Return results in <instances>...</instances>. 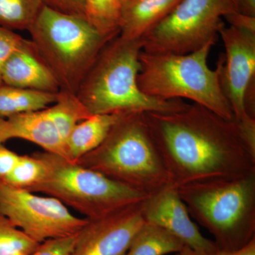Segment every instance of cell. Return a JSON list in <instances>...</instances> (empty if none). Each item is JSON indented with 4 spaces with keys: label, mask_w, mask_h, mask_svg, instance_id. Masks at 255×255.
Masks as SVG:
<instances>
[{
    "label": "cell",
    "mask_w": 255,
    "mask_h": 255,
    "mask_svg": "<svg viewBox=\"0 0 255 255\" xmlns=\"http://www.w3.org/2000/svg\"><path fill=\"white\" fill-rule=\"evenodd\" d=\"M170 184L236 179L255 172V155L237 122L197 104L172 112H145Z\"/></svg>",
    "instance_id": "cell-1"
},
{
    "label": "cell",
    "mask_w": 255,
    "mask_h": 255,
    "mask_svg": "<svg viewBox=\"0 0 255 255\" xmlns=\"http://www.w3.org/2000/svg\"><path fill=\"white\" fill-rule=\"evenodd\" d=\"M142 50L140 39L119 35L106 45L76 95L90 114L172 112L187 105L180 99L160 100L140 91L137 78Z\"/></svg>",
    "instance_id": "cell-2"
},
{
    "label": "cell",
    "mask_w": 255,
    "mask_h": 255,
    "mask_svg": "<svg viewBox=\"0 0 255 255\" xmlns=\"http://www.w3.org/2000/svg\"><path fill=\"white\" fill-rule=\"evenodd\" d=\"M75 162L148 196L170 184L145 112L122 114L102 144Z\"/></svg>",
    "instance_id": "cell-3"
},
{
    "label": "cell",
    "mask_w": 255,
    "mask_h": 255,
    "mask_svg": "<svg viewBox=\"0 0 255 255\" xmlns=\"http://www.w3.org/2000/svg\"><path fill=\"white\" fill-rule=\"evenodd\" d=\"M215 43L187 53H152L141 51L137 85L142 93L160 100L187 99L223 118L235 119L221 82L222 54L216 70L208 65Z\"/></svg>",
    "instance_id": "cell-4"
},
{
    "label": "cell",
    "mask_w": 255,
    "mask_h": 255,
    "mask_svg": "<svg viewBox=\"0 0 255 255\" xmlns=\"http://www.w3.org/2000/svg\"><path fill=\"white\" fill-rule=\"evenodd\" d=\"M177 189L191 217L214 236L219 250L238 251L255 239V172Z\"/></svg>",
    "instance_id": "cell-5"
},
{
    "label": "cell",
    "mask_w": 255,
    "mask_h": 255,
    "mask_svg": "<svg viewBox=\"0 0 255 255\" xmlns=\"http://www.w3.org/2000/svg\"><path fill=\"white\" fill-rule=\"evenodd\" d=\"M28 31L60 92L75 95L101 51L115 38L101 33L86 17L60 12L46 5Z\"/></svg>",
    "instance_id": "cell-6"
},
{
    "label": "cell",
    "mask_w": 255,
    "mask_h": 255,
    "mask_svg": "<svg viewBox=\"0 0 255 255\" xmlns=\"http://www.w3.org/2000/svg\"><path fill=\"white\" fill-rule=\"evenodd\" d=\"M33 155L44 164L46 175L30 191L56 198L87 219L141 203L148 196L61 156L46 151Z\"/></svg>",
    "instance_id": "cell-7"
},
{
    "label": "cell",
    "mask_w": 255,
    "mask_h": 255,
    "mask_svg": "<svg viewBox=\"0 0 255 255\" xmlns=\"http://www.w3.org/2000/svg\"><path fill=\"white\" fill-rule=\"evenodd\" d=\"M238 11V0H181L165 18L142 37V51L187 54L216 43L222 17Z\"/></svg>",
    "instance_id": "cell-8"
},
{
    "label": "cell",
    "mask_w": 255,
    "mask_h": 255,
    "mask_svg": "<svg viewBox=\"0 0 255 255\" xmlns=\"http://www.w3.org/2000/svg\"><path fill=\"white\" fill-rule=\"evenodd\" d=\"M0 214L39 243L75 236L87 221L72 214L56 198L36 195L3 182H0Z\"/></svg>",
    "instance_id": "cell-9"
},
{
    "label": "cell",
    "mask_w": 255,
    "mask_h": 255,
    "mask_svg": "<svg viewBox=\"0 0 255 255\" xmlns=\"http://www.w3.org/2000/svg\"><path fill=\"white\" fill-rule=\"evenodd\" d=\"M219 34L226 50L222 54L221 86L235 120L243 122L253 118L247 113L246 105L255 103V33L224 26Z\"/></svg>",
    "instance_id": "cell-10"
},
{
    "label": "cell",
    "mask_w": 255,
    "mask_h": 255,
    "mask_svg": "<svg viewBox=\"0 0 255 255\" xmlns=\"http://www.w3.org/2000/svg\"><path fill=\"white\" fill-rule=\"evenodd\" d=\"M142 201V202H143ZM142 202L87 219L70 255H124L145 221Z\"/></svg>",
    "instance_id": "cell-11"
},
{
    "label": "cell",
    "mask_w": 255,
    "mask_h": 255,
    "mask_svg": "<svg viewBox=\"0 0 255 255\" xmlns=\"http://www.w3.org/2000/svg\"><path fill=\"white\" fill-rule=\"evenodd\" d=\"M142 212L144 221L164 228L194 251L209 253L219 250L216 243L204 237L191 221L177 188L172 184L147 196L142 202Z\"/></svg>",
    "instance_id": "cell-12"
},
{
    "label": "cell",
    "mask_w": 255,
    "mask_h": 255,
    "mask_svg": "<svg viewBox=\"0 0 255 255\" xmlns=\"http://www.w3.org/2000/svg\"><path fill=\"white\" fill-rule=\"evenodd\" d=\"M15 138L33 142L46 152L71 161L51 105L43 110L0 118V144Z\"/></svg>",
    "instance_id": "cell-13"
},
{
    "label": "cell",
    "mask_w": 255,
    "mask_h": 255,
    "mask_svg": "<svg viewBox=\"0 0 255 255\" xmlns=\"http://www.w3.org/2000/svg\"><path fill=\"white\" fill-rule=\"evenodd\" d=\"M1 82L9 86L35 91L60 92L56 78L31 40L25 39L9 57L1 72Z\"/></svg>",
    "instance_id": "cell-14"
},
{
    "label": "cell",
    "mask_w": 255,
    "mask_h": 255,
    "mask_svg": "<svg viewBox=\"0 0 255 255\" xmlns=\"http://www.w3.org/2000/svg\"><path fill=\"white\" fill-rule=\"evenodd\" d=\"M181 0H130L122 6L119 36L140 40L174 9Z\"/></svg>",
    "instance_id": "cell-15"
},
{
    "label": "cell",
    "mask_w": 255,
    "mask_h": 255,
    "mask_svg": "<svg viewBox=\"0 0 255 255\" xmlns=\"http://www.w3.org/2000/svg\"><path fill=\"white\" fill-rule=\"evenodd\" d=\"M122 114H92L77 124L67 140L72 162H76L100 146Z\"/></svg>",
    "instance_id": "cell-16"
},
{
    "label": "cell",
    "mask_w": 255,
    "mask_h": 255,
    "mask_svg": "<svg viewBox=\"0 0 255 255\" xmlns=\"http://www.w3.org/2000/svg\"><path fill=\"white\" fill-rule=\"evenodd\" d=\"M58 94L0 85V118L46 109L58 100Z\"/></svg>",
    "instance_id": "cell-17"
},
{
    "label": "cell",
    "mask_w": 255,
    "mask_h": 255,
    "mask_svg": "<svg viewBox=\"0 0 255 255\" xmlns=\"http://www.w3.org/2000/svg\"><path fill=\"white\" fill-rule=\"evenodd\" d=\"M185 245L162 227L144 222L132 240L127 255H166L179 253Z\"/></svg>",
    "instance_id": "cell-18"
},
{
    "label": "cell",
    "mask_w": 255,
    "mask_h": 255,
    "mask_svg": "<svg viewBox=\"0 0 255 255\" xmlns=\"http://www.w3.org/2000/svg\"><path fill=\"white\" fill-rule=\"evenodd\" d=\"M44 6V0H0V26L28 31Z\"/></svg>",
    "instance_id": "cell-19"
},
{
    "label": "cell",
    "mask_w": 255,
    "mask_h": 255,
    "mask_svg": "<svg viewBox=\"0 0 255 255\" xmlns=\"http://www.w3.org/2000/svg\"><path fill=\"white\" fill-rule=\"evenodd\" d=\"M121 14L122 4L119 0H85V17L106 36L119 35Z\"/></svg>",
    "instance_id": "cell-20"
},
{
    "label": "cell",
    "mask_w": 255,
    "mask_h": 255,
    "mask_svg": "<svg viewBox=\"0 0 255 255\" xmlns=\"http://www.w3.org/2000/svg\"><path fill=\"white\" fill-rule=\"evenodd\" d=\"M40 245L0 214V255H31Z\"/></svg>",
    "instance_id": "cell-21"
},
{
    "label": "cell",
    "mask_w": 255,
    "mask_h": 255,
    "mask_svg": "<svg viewBox=\"0 0 255 255\" xmlns=\"http://www.w3.org/2000/svg\"><path fill=\"white\" fill-rule=\"evenodd\" d=\"M46 175V167L34 155H20L17 163L3 183L30 191L42 182Z\"/></svg>",
    "instance_id": "cell-22"
},
{
    "label": "cell",
    "mask_w": 255,
    "mask_h": 255,
    "mask_svg": "<svg viewBox=\"0 0 255 255\" xmlns=\"http://www.w3.org/2000/svg\"><path fill=\"white\" fill-rule=\"evenodd\" d=\"M24 40L25 38L12 30L0 26V85L2 84L1 72L5 63Z\"/></svg>",
    "instance_id": "cell-23"
},
{
    "label": "cell",
    "mask_w": 255,
    "mask_h": 255,
    "mask_svg": "<svg viewBox=\"0 0 255 255\" xmlns=\"http://www.w3.org/2000/svg\"><path fill=\"white\" fill-rule=\"evenodd\" d=\"M78 234L43 242L31 255H70L76 243Z\"/></svg>",
    "instance_id": "cell-24"
},
{
    "label": "cell",
    "mask_w": 255,
    "mask_h": 255,
    "mask_svg": "<svg viewBox=\"0 0 255 255\" xmlns=\"http://www.w3.org/2000/svg\"><path fill=\"white\" fill-rule=\"evenodd\" d=\"M45 5L65 14L85 17V0H44Z\"/></svg>",
    "instance_id": "cell-25"
},
{
    "label": "cell",
    "mask_w": 255,
    "mask_h": 255,
    "mask_svg": "<svg viewBox=\"0 0 255 255\" xmlns=\"http://www.w3.org/2000/svg\"><path fill=\"white\" fill-rule=\"evenodd\" d=\"M20 155L0 144V182H3L17 163Z\"/></svg>",
    "instance_id": "cell-26"
},
{
    "label": "cell",
    "mask_w": 255,
    "mask_h": 255,
    "mask_svg": "<svg viewBox=\"0 0 255 255\" xmlns=\"http://www.w3.org/2000/svg\"><path fill=\"white\" fill-rule=\"evenodd\" d=\"M224 18L231 24V26L255 33V16L242 14L239 11L225 15Z\"/></svg>",
    "instance_id": "cell-27"
},
{
    "label": "cell",
    "mask_w": 255,
    "mask_h": 255,
    "mask_svg": "<svg viewBox=\"0 0 255 255\" xmlns=\"http://www.w3.org/2000/svg\"><path fill=\"white\" fill-rule=\"evenodd\" d=\"M237 123L242 139L252 154L255 155V119L249 118Z\"/></svg>",
    "instance_id": "cell-28"
},
{
    "label": "cell",
    "mask_w": 255,
    "mask_h": 255,
    "mask_svg": "<svg viewBox=\"0 0 255 255\" xmlns=\"http://www.w3.org/2000/svg\"><path fill=\"white\" fill-rule=\"evenodd\" d=\"M179 254L181 255H255V239L253 240L247 246L238 251H226L219 249L213 253H200L193 251L187 246H184Z\"/></svg>",
    "instance_id": "cell-29"
},
{
    "label": "cell",
    "mask_w": 255,
    "mask_h": 255,
    "mask_svg": "<svg viewBox=\"0 0 255 255\" xmlns=\"http://www.w3.org/2000/svg\"><path fill=\"white\" fill-rule=\"evenodd\" d=\"M238 1L239 12L255 16V0H238Z\"/></svg>",
    "instance_id": "cell-30"
},
{
    "label": "cell",
    "mask_w": 255,
    "mask_h": 255,
    "mask_svg": "<svg viewBox=\"0 0 255 255\" xmlns=\"http://www.w3.org/2000/svg\"><path fill=\"white\" fill-rule=\"evenodd\" d=\"M119 2H120V4L122 5L126 4V3H127L128 1H130V0H119Z\"/></svg>",
    "instance_id": "cell-31"
},
{
    "label": "cell",
    "mask_w": 255,
    "mask_h": 255,
    "mask_svg": "<svg viewBox=\"0 0 255 255\" xmlns=\"http://www.w3.org/2000/svg\"><path fill=\"white\" fill-rule=\"evenodd\" d=\"M181 255L180 254H179V253H177V255Z\"/></svg>",
    "instance_id": "cell-32"
},
{
    "label": "cell",
    "mask_w": 255,
    "mask_h": 255,
    "mask_svg": "<svg viewBox=\"0 0 255 255\" xmlns=\"http://www.w3.org/2000/svg\"><path fill=\"white\" fill-rule=\"evenodd\" d=\"M127 255V254H126V255Z\"/></svg>",
    "instance_id": "cell-33"
}]
</instances>
